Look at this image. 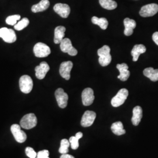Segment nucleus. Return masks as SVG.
Wrapping results in <instances>:
<instances>
[{"instance_id": "1", "label": "nucleus", "mask_w": 158, "mask_h": 158, "mask_svg": "<svg viewBox=\"0 0 158 158\" xmlns=\"http://www.w3.org/2000/svg\"><path fill=\"white\" fill-rule=\"evenodd\" d=\"M97 53L99 56V63L101 66L105 67L110 64L112 60V57L110 55V48L108 46H103L98 50Z\"/></svg>"}, {"instance_id": "2", "label": "nucleus", "mask_w": 158, "mask_h": 158, "mask_svg": "<svg viewBox=\"0 0 158 158\" xmlns=\"http://www.w3.org/2000/svg\"><path fill=\"white\" fill-rule=\"evenodd\" d=\"M37 123V118L35 115L33 113H30L23 117L20 121V125L23 129L30 130L36 127Z\"/></svg>"}, {"instance_id": "3", "label": "nucleus", "mask_w": 158, "mask_h": 158, "mask_svg": "<svg viewBox=\"0 0 158 158\" xmlns=\"http://www.w3.org/2000/svg\"><path fill=\"white\" fill-rule=\"evenodd\" d=\"M19 84L20 90L25 94H28L33 89V81L28 75L21 76L19 79Z\"/></svg>"}, {"instance_id": "4", "label": "nucleus", "mask_w": 158, "mask_h": 158, "mask_svg": "<svg viewBox=\"0 0 158 158\" xmlns=\"http://www.w3.org/2000/svg\"><path fill=\"white\" fill-rule=\"evenodd\" d=\"M128 96V91L126 89L119 90L116 96L111 100V105L114 107H118L123 105Z\"/></svg>"}, {"instance_id": "5", "label": "nucleus", "mask_w": 158, "mask_h": 158, "mask_svg": "<svg viewBox=\"0 0 158 158\" xmlns=\"http://www.w3.org/2000/svg\"><path fill=\"white\" fill-rule=\"evenodd\" d=\"M50 48L44 43L39 42L34 47V53L37 57H45L51 54Z\"/></svg>"}, {"instance_id": "6", "label": "nucleus", "mask_w": 158, "mask_h": 158, "mask_svg": "<svg viewBox=\"0 0 158 158\" xmlns=\"http://www.w3.org/2000/svg\"><path fill=\"white\" fill-rule=\"evenodd\" d=\"M0 38L9 44L14 43L17 40V36L14 31L6 27L0 29Z\"/></svg>"}, {"instance_id": "7", "label": "nucleus", "mask_w": 158, "mask_h": 158, "mask_svg": "<svg viewBox=\"0 0 158 158\" xmlns=\"http://www.w3.org/2000/svg\"><path fill=\"white\" fill-rule=\"evenodd\" d=\"M61 51L64 53H67L70 56H76L77 54V51L72 46L71 40L69 38H64L60 44Z\"/></svg>"}, {"instance_id": "8", "label": "nucleus", "mask_w": 158, "mask_h": 158, "mask_svg": "<svg viewBox=\"0 0 158 158\" xmlns=\"http://www.w3.org/2000/svg\"><path fill=\"white\" fill-rule=\"evenodd\" d=\"M158 12V4L153 3L143 6L139 11V14L142 17H152Z\"/></svg>"}, {"instance_id": "9", "label": "nucleus", "mask_w": 158, "mask_h": 158, "mask_svg": "<svg viewBox=\"0 0 158 158\" xmlns=\"http://www.w3.org/2000/svg\"><path fill=\"white\" fill-rule=\"evenodd\" d=\"M55 97L59 107L64 108L67 107L69 97L63 89L59 88L57 89L55 91Z\"/></svg>"}, {"instance_id": "10", "label": "nucleus", "mask_w": 158, "mask_h": 158, "mask_svg": "<svg viewBox=\"0 0 158 158\" xmlns=\"http://www.w3.org/2000/svg\"><path fill=\"white\" fill-rule=\"evenodd\" d=\"M11 131L16 141L19 143H23L27 139L26 134L21 130L19 125L14 124L11 127Z\"/></svg>"}, {"instance_id": "11", "label": "nucleus", "mask_w": 158, "mask_h": 158, "mask_svg": "<svg viewBox=\"0 0 158 158\" xmlns=\"http://www.w3.org/2000/svg\"><path fill=\"white\" fill-rule=\"evenodd\" d=\"M73 63L71 61L64 62L61 63L59 69V73L63 78L69 80L70 78V72L73 68Z\"/></svg>"}, {"instance_id": "12", "label": "nucleus", "mask_w": 158, "mask_h": 158, "mask_svg": "<svg viewBox=\"0 0 158 158\" xmlns=\"http://www.w3.org/2000/svg\"><path fill=\"white\" fill-rule=\"evenodd\" d=\"M81 98L83 104L85 106H89L92 104L95 98L93 89L91 88L85 89L82 92Z\"/></svg>"}, {"instance_id": "13", "label": "nucleus", "mask_w": 158, "mask_h": 158, "mask_svg": "<svg viewBox=\"0 0 158 158\" xmlns=\"http://www.w3.org/2000/svg\"><path fill=\"white\" fill-rule=\"evenodd\" d=\"M96 114L92 111H86L81 120V125L83 127H89L94 122L96 119Z\"/></svg>"}, {"instance_id": "14", "label": "nucleus", "mask_w": 158, "mask_h": 158, "mask_svg": "<svg viewBox=\"0 0 158 158\" xmlns=\"http://www.w3.org/2000/svg\"><path fill=\"white\" fill-rule=\"evenodd\" d=\"M53 10L58 15L63 18H68L70 13V8L66 4L57 3L54 6Z\"/></svg>"}, {"instance_id": "15", "label": "nucleus", "mask_w": 158, "mask_h": 158, "mask_svg": "<svg viewBox=\"0 0 158 158\" xmlns=\"http://www.w3.org/2000/svg\"><path fill=\"white\" fill-rule=\"evenodd\" d=\"M35 76L38 79L42 80L44 79L47 73L50 70L49 64L45 62H42L40 63V65L35 68Z\"/></svg>"}, {"instance_id": "16", "label": "nucleus", "mask_w": 158, "mask_h": 158, "mask_svg": "<svg viewBox=\"0 0 158 158\" xmlns=\"http://www.w3.org/2000/svg\"><path fill=\"white\" fill-rule=\"evenodd\" d=\"M117 68L119 71V75L118 76V79H120L121 81H127L130 76V72L128 70V66L126 63L118 64L117 65Z\"/></svg>"}, {"instance_id": "17", "label": "nucleus", "mask_w": 158, "mask_h": 158, "mask_svg": "<svg viewBox=\"0 0 158 158\" xmlns=\"http://www.w3.org/2000/svg\"><path fill=\"white\" fill-rule=\"evenodd\" d=\"M124 24L125 26V35H131L133 34L134 29L135 28L136 26L135 21L134 19H131L128 18H127L124 20Z\"/></svg>"}, {"instance_id": "18", "label": "nucleus", "mask_w": 158, "mask_h": 158, "mask_svg": "<svg viewBox=\"0 0 158 158\" xmlns=\"http://www.w3.org/2000/svg\"><path fill=\"white\" fill-rule=\"evenodd\" d=\"M146 51L147 48L143 45L139 44L134 46L131 51V55L133 57V61L136 62L141 54L145 53Z\"/></svg>"}, {"instance_id": "19", "label": "nucleus", "mask_w": 158, "mask_h": 158, "mask_svg": "<svg viewBox=\"0 0 158 158\" xmlns=\"http://www.w3.org/2000/svg\"><path fill=\"white\" fill-rule=\"evenodd\" d=\"M66 28L63 26L57 27L55 29V36H54V43L56 44H59L64 39L65 35Z\"/></svg>"}, {"instance_id": "20", "label": "nucleus", "mask_w": 158, "mask_h": 158, "mask_svg": "<svg viewBox=\"0 0 158 158\" xmlns=\"http://www.w3.org/2000/svg\"><path fill=\"white\" fill-rule=\"evenodd\" d=\"M142 118V109L140 106H136L133 109V116L132 123L134 125L137 126L141 122Z\"/></svg>"}, {"instance_id": "21", "label": "nucleus", "mask_w": 158, "mask_h": 158, "mask_svg": "<svg viewBox=\"0 0 158 158\" xmlns=\"http://www.w3.org/2000/svg\"><path fill=\"white\" fill-rule=\"evenodd\" d=\"M49 6L50 2L49 0H41L38 4L32 6L31 10L34 13L44 11L49 8Z\"/></svg>"}, {"instance_id": "22", "label": "nucleus", "mask_w": 158, "mask_h": 158, "mask_svg": "<svg viewBox=\"0 0 158 158\" xmlns=\"http://www.w3.org/2000/svg\"><path fill=\"white\" fill-rule=\"evenodd\" d=\"M143 74L152 81L158 80V69H154L153 68H148L144 69Z\"/></svg>"}, {"instance_id": "23", "label": "nucleus", "mask_w": 158, "mask_h": 158, "mask_svg": "<svg viewBox=\"0 0 158 158\" xmlns=\"http://www.w3.org/2000/svg\"><path fill=\"white\" fill-rule=\"evenodd\" d=\"M111 131L113 133L117 135H121L125 134L126 131L124 129V126L121 122L118 121L113 123L111 127Z\"/></svg>"}, {"instance_id": "24", "label": "nucleus", "mask_w": 158, "mask_h": 158, "mask_svg": "<svg viewBox=\"0 0 158 158\" xmlns=\"http://www.w3.org/2000/svg\"><path fill=\"white\" fill-rule=\"evenodd\" d=\"M91 21L94 24L98 25L103 30L107 28L108 26L107 19L105 18H98L94 16L91 18Z\"/></svg>"}, {"instance_id": "25", "label": "nucleus", "mask_w": 158, "mask_h": 158, "mask_svg": "<svg viewBox=\"0 0 158 158\" xmlns=\"http://www.w3.org/2000/svg\"><path fill=\"white\" fill-rule=\"evenodd\" d=\"M100 4L104 9L113 10L117 7V4L113 0H99Z\"/></svg>"}, {"instance_id": "26", "label": "nucleus", "mask_w": 158, "mask_h": 158, "mask_svg": "<svg viewBox=\"0 0 158 158\" xmlns=\"http://www.w3.org/2000/svg\"><path fill=\"white\" fill-rule=\"evenodd\" d=\"M70 143L69 141L66 139H63L60 142V147L59 149V152L62 154H66L69 152V147Z\"/></svg>"}, {"instance_id": "27", "label": "nucleus", "mask_w": 158, "mask_h": 158, "mask_svg": "<svg viewBox=\"0 0 158 158\" xmlns=\"http://www.w3.org/2000/svg\"><path fill=\"white\" fill-rule=\"evenodd\" d=\"M29 23V21L27 18H23V19L19 21L16 25H14V28L17 31H21L26 28Z\"/></svg>"}, {"instance_id": "28", "label": "nucleus", "mask_w": 158, "mask_h": 158, "mask_svg": "<svg viewBox=\"0 0 158 158\" xmlns=\"http://www.w3.org/2000/svg\"><path fill=\"white\" fill-rule=\"evenodd\" d=\"M21 16L19 15H14L7 17L6 19V23L10 25H15L17 23V21L20 20Z\"/></svg>"}, {"instance_id": "29", "label": "nucleus", "mask_w": 158, "mask_h": 158, "mask_svg": "<svg viewBox=\"0 0 158 158\" xmlns=\"http://www.w3.org/2000/svg\"><path fill=\"white\" fill-rule=\"evenodd\" d=\"M69 141L70 143L71 148L73 149H77L79 148V139L77 138H76V137L75 136L70 137Z\"/></svg>"}, {"instance_id": "30", "label": "nucleus", "mask_w": 158, "mask_h": 158, "mask_svg": "<svg viewBox=\"0 0 158 158\" xmlns=\"http://www.w3.org/2000/svg\"><path fill=\"white\" fill-rule=\"evenodd\" d=\"M26 155L29 158H36L37 156V153L34 151V149L31 147H27L25 149Z\"/></svg>"}, {"instance_id": "31", "label": "nucleus", "mask_w": 158, "mask_h": 158, "mask_svg": "<svg viewBox=\"0 0 158 158\" xmlns=\"http://www.w3.org/2000/svg\"><path fill=\"white\" fill-rule=\"evenodd\" d=\"M49 152L48 150H44L40 151L37 153L36 158H49Z\"/></svg>"}, {"instance_id": "32", "label": "nucleus", "mask_w": 158, "mask_h": 158, "mask_svg": "<svg viewBox=\"0 0 158 158\" xmlns=\"http://www.w3.org/2000/svg\"><path fill=\"white\" fill-rule=\"evenodd\" d=\"M152 40L158 46V32H156L153 34Z\"/></svg>"}, {"instance_id": "33", "label": "nucleus", "mask_w": 158, "mask_h": 158, "mask_svg": "<svg viewBox=\"0 0 158 158\" xmlns=\"http://www.w3.org/2000/svg\"><path fill=\"white\" fill-rule=\"evenodd\" d=\"M60 158H74V157L66 153V154H62V155L60 156Z\"/></svg>"}, {"instance_id": "34", "label": "nucleus", "mask_w": 158, "mask_h": 158, "mask_svg": "<svg viewBox=\"0 0 158 158\" xmlns=\"http://www.w3.org/2000/svg\"><path fill=\"white\" fill-rule=\"evenodd\" d=\"M75 136L76 137V138H77L79 140L80 138H81L83 137V133L81 132H77V133L76 134Z\"/></svg>"}]
</instances>
